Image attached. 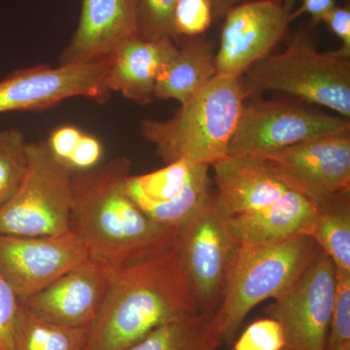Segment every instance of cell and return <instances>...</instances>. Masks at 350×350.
<instances>
[{
  "instance_id": "6da1fadb",
  "label": "cell",
  "mask_w": 350,
  "mask_h": 350,
  "mask_svg": "<svg viewBox=\"0 0 350 350\" xmlns=\"http://www.w3.org/2000/svg\"><path fill=\"white\" fill-rule=\"evenodd\" d=\"M131 162L117 157L72 175L68 230L90 259L119 269L170 250L179 230L165 229L147 217L126 193Z\"/></svg>"
},
{
  "instance_id": "7a4b0ae2",
  "label": "cell",
  "mask_w": 350,
  "mask_h": 350,
  "mask_svg": "<svg viewBox=\"0 0 350 350\" xmlns=\"http://www.w3.org/2000/svg\"><path fill=\"white\" fill-rule=\"evenodd\" d=\"M176 245L113 271L84 350H126L159 327L199 312Z\"/></svg>"
},
{
  "instance_id": "3957f363",
  "label": "cell",
  "mask_w": 350,
  "mask_h": 350,
  "mask_svg": "<svg viewBox=\"0 0 350 350\" xmlns=\"http://www.w3.org/2000/svg\"><path fill=\"white\" fill-rule=\"evenodd\" d=\"M245 100L241 78L216 75L172 118L142 121L140 133L167 165L185 160L211 167L228 156Z\"/></svg>"
},
{
  "instance_id": "277c9868",
  "label": "cell",
  "mask_w": 350,
  "mask_h": 350,
  "mask_svg": "<svg viewBox=\"0 0 350 350\" xmlns=\"http://www.w3.org/2000/svg\"><path fill=\"white\" fill-rule=\"evenodd\" d=\"M314 25L299 29L284 52L268 55L243 76L246 100L278 92L350 117V62L338 51L319 52Z\"/></svg>"
},
{
  "instance_id": "5b68a950",
  "label": "cell",
  "mask_w": 350,
  "mask_h": 350,
  "mask_svg": "<svg viewBox=\"0 0 350 350\" xmlns=\"http://www.w3.org/2000/svg\"><path fill=\"white\" fill-rule=\"evenodd\" d=\"M319 251L315 241L306 234L278 243L239 245L220 305L213 313L222 342L234 340L253 308L291 286Z\"/></svg>"
},
{
  "instance_id": "8992f818",
  "label": "cell",
  "mask_w": 350,
  "mask_h": 350,
  "mask_svg": "<svg viewBox=\"0 0 350 350\" xmlns=\"http://www.w3.org/2000/svg\"><path fill=\"white\" fill-rule=\"evenodd\" d=\"M73 172L47 142H27L24 177L0 208V234L41 237L69 232Z\"/></svg>"
},
{
  "instance_id": "52a82bcc",
  "label": "cell",
  "mask_w": 350,
  "mask_h": 350,
  "mask_svg": "<svg viewBox=\"0 0 350 350\" xmlns=\"http://www.w3.org/2000/svg\"><path fill=\"white\" fill-rule=\"evenodd\" d=\"M350 131L349 121L278 100L244 103L228 156L264 158L314 138Z\"/></svg>"
},
{
  "instance_id": "ba28073f",
  "label": "cell",
  "mask_w": 350,
  "mask_h": 350,
  "mask_svg": "<svg viewBox=\"0 0 350 350\" xmlns=\"http://www.w3.org/2000/svg\"><path fill=\"white\" fill-rule=\"evenodd\" d=\"M337 269L319 250L288 289L273 299L268 314L282 325L283 350H325L335 300Z\"/></svg>"
},
{
  "instance_id": "9c48e42d",
  "label": "cell",
  "mask_w": 350,
  "mask_h": 350,
  "mask_svg": "<svg viewBox=\"0 0 350 350\" xmlns=\"http://www.w3.org/2000/svg\"><path fill=\"white\" fill-rule=\"evenodd\" d=\"M110 64L111 57L93 63L57 68L38 64L14 71L0 81V114L42 111L73 98L107 103L111 94L107 87Z\"/></svg>"
},
{
  "instance_id": "30bf717a",
  "label": "cell",
  "mask_w": 350,
  "mask_h": 350,
  "mask_svg": "<svg viewBox=\"0 0 350 350\" xmlns=\"http://www.w3.org/2000/svg\"><path fill=\"white\" fill-rule=\"evenodd\" d=\"M238 247L215 195L179 230V258L200 312L217 310Z\"/></svg>"
},
{
  "instance_id": "8fae6325",
  "label": "cell",
  "mask_w": 350,
  "mask_h": 350,
  "mask_svg": "<svg viewBox=\"0 0 350 350\" xmlns=\"http://www.w3.org/2000/svg\"><path fill=\"white\" fill-rule=\"evenodd\" d=\"M262 159L290 190L314 204L350 192V131L308 140Z\"/></svg>"
},
{
  "instance_id": "7c38bea8",
  "label": "cell",
  "mask_w": 350,
  "mask_h": 350,
  "mask_svg": "<svg viewBox=\"0 0 350 350\" xmlns=\"http://www.w3.org/2000/svg\"><path fill=\"white\" fill-rule=\"evenodd\" d=\"M88 259L70 232L41 237L0 234V276L20 303Z\"/></svg>"
},
{
  "instance_id": "4fadbf2b",
  "label": "cell",
  "mask_w": 350,
  "mask_h": 350,
  "mask_svg": "<svg viewBox=\"0 0 350 350\" xmlns=\"http://www.w3.org/2000/svg\"><path fill=\"white\" fill-rule=\"evenodd\" d=\"M290 14L273 0H258L231 9L224 17L215 54L217 75L243 78L284 38L291 23Z\"/></svg>"
},
{
  "instance_id": "5bb4252c",
  "label": "cell",
  "mask_w": 350,
  "mask_h": 350,
  "mask_svg": "<svg viewBox=\"0 0 350 350\" xmlns=\"http://www.w3.org/2000/svg\"><path fill=\"white\" fill-rule=\"evenodd\" d=\"M114 269L88 259L21 304L55 323L87 328L105 300Z\"/></svg>"
},
{
  "instance_id": "9a60e30c",
  "label": "cell",
  "mask_w": 350,
  "mask_h": 350,
  "mask_svg": "<svg viewBox=\"0 0 350 350\" xmlns=\"http://www.w3.org/2000/svg\"><path fill=\"white\" fill-rule=\"evenodd\" d=\"M137 34V0H82L77 27L59 55V66L107 59Z\"/></svg>"
},
{
  "instance_id": "2e32d148",
  "label": "cell",
  "mask_w": 350,
  "mask_h": 350,
  "mask_svg": "<svg viewBox=\"0 0 350 350\" xmlns=\"http://www.w3.org/2000/svg\"><path fill=\"white\" fill-rule=\"evenodd\" d=\"M211 167L217 187L216 204L224 218L253 213L290 190L260 157L227 156Z\"/></svg>"
},
{
  "instance_id": "e0dca14e",
  "label": "cell",
  "mask_w": 350,
  "mask_h": 350,
  "mask_svg": "<svg viewBox=\"0 0 350 350\" xmlns=\"http://www.w3.org/2000/svg\"><path fill=\"white\" fill-rule=\"evenodd\" d=\"M178 49L169 38H145L133 36L113 52L107 75L110 93L116 92L126 100L147 105L155 100L159 75Z\"/></svg>"
},
{
  "instance_id": "ac0fdd59",
  "label": "cell",
  "mask_w": 350,
  "mask_h": 350,
  "mask_svg": "<svg viewBox=\"0 0 350 350\" xmlns=\"http://www.w3.org/2000/svg\"><path fill=\"white\" fill-rule=\"evenodd\" d=\"M317 204L305 196L287 191L280 199L253 213L225 218L230 234L241 244L282 243L308 231Z\"/></svg>"
},
{
  "instance_id": "d6986e66",
  "label": "cell",
  "mask_w": 350,
  "mask_h": 350,
  "mask_svg": "<svg viewBox=\"0 0 350 350\" xmlns=\"http://www.w3.org/2000/svg\"><path fill=\"white\" fill-rule=\"evenodd\" d=\"M216 75L213 44L200 36L187 38L159 75L155 100H174L182 105L204 90Z\"/></svg>"
},
{
  "instance_id": "ffe728a7",
  "label": "cell",
  "mask_w": 350,
  "mask_h": 350,
  "mask_svg": "<svg viewBox=\"0 0 350 350\" xmlns=\"http://www.w3.org/2000/svg\"><path fill=\"white\" fill-rule=\"evenodd\" d=\"M338 273L350 275V192L317 204L308 231Z\"/></svg>"
},
{
  "instance_id": "44dd1931",
  "label": "cell",
  "mask_w": 350,
  "mask_h": 350,
  "mask_svg": "<svg viewBox=\"0 0 350 350\" xmlns=\"http://www.w3.org/2000/svg\"><path fill=\"white\" fill-rule=\"evenodd\" d=\"M213 314L197 312L159 327L126 350H219Z\"/></svg>"
},
{
  "instance_id": "7402d4cb",
  "label": "cell",
  "mask_w": 350,
  "mask_h": 350,
  "mask_svg": "<svg viewBox=\"0 0 350 350\" xmlns=\"http://www.w3.org/2000/svg\"><path fill=\"white\" fill-rule=\"evenodd\" d=\"M197 165L180 160L150 174L130 175L126 181V193L148 217L182 194Z\"/></svg>"
},
{
  "instance_id": "603a6c76",
  "label": "cell",
  "mask_w": 350,
  "mask_h": 350,
  "mask_svg": "<svg viewBox=\"0 0 350 350\" xmlns=\"http://www.w3.org/2000/svg\"><path fill=\"white\" fill-rule=\"evenodd\" d=\"M86 328L55 323L21 304L15 330V350H84Z\"/></svg>"
},
{
  "instance_id": "cb8c5ba5",
  "label": "cell",
  "mask_w": 350,
  "mask_h": 350,
  "mask_svg": "<svg viewBox=\"0 0 350 350\" xmlns=\"http://www.w3.org/2000/svg\"><path fill=\"white\" fill-rule=\"evenodd\" d=\"M27 165V142L15 128L0 131V208L19 187Z\"/></svg>"
},
{
  "instance_id": "d4e9b609",
  "label": "cell",
  "mask_w": 350,
  "mask_h": 350,
  "mask_svg": "<svg viewBox=\"0 0 350 350\" xmlns=\"http://www.w3.org/2000/svg\"><path fill=\"white\" fill-rule=\"evenodd\" d=\"M178 0H137L138 36L169 38L179 42L174 29V12Z\"/></svg>"
},
{
  "instance_id": "484cf974",
  "label": "cell",
  "mask_w": 350,
  "mask_h": 350,
  "mask_svg": "<svg viewBox=\"0 0 350 350\" xmlns=\"http://www.w3.org/2000/svg\"><path fill=\"white\" fill-rule=\"evenodd\" d=\"M325 350H350V275L338 271Z\"/></svg>"
},
{
  "instance_id": "4316f807",
  "label": "cell",
  "mask_w": 350,
  "mask_h": 350,
  "mask_svg": "<svg viewBox=\"0 0 350 350\" xmlns=\"http://www.w3.org/2000/svg\"><path fill=\"white\" fill-rule=\"evenodd\" d=\"M213 20L211 0H178L175 5L174 29L179 40L202 36Z\"/></svg>"
},
{
  "instance_id": "83f0119b",
  "label": "cell",
  "mask_w": 350,
  "mask_h": 350,
  "mask_svg": "<svg viewBox=\"0 0 350 350\" xmlns=\"http://www.w3.org/2000/svg\"><path fill=\"white\" fill-rule=\"evenodd\" d=\"M284 345L282 325L269 317L251 323L237 338L234 350H283Z\"/></svg>"
},
{
  "instance_id": "f1b7e54d",
  "label": "cell",
  "mask_w": 350,
  "mask_h": 350,
  "mask_svg": "<svg viewBox=\"0 0 350 350\" xmlns=\"http://www.w3.org/2000/svg\"><path fill=\"white\" fill-rule=\"evenodd\" d=\"M20 301L0 276V350H15V330Z\"/></svg>"
},
{
  "instance_id": "f546056e",
  "label": "cell",
  "mask_w": 350,
  "mask_h": 350,
  "mask_svg": "<svg viewBox=\"0 0 350 350\" xmlns=\"http://www.w3.org/2000/svg\"><path fill=\"white\" fill-rule=\"evenodd\" d=\"M103 154V147L100 140L84 133L69 159L68 165L75 172L94 169L100 162Z\"/></svg>"
},
{
  "instance_id": "4dcf8cb0",
  "label": "cell",
  "mask_w": 350,
  "mask_h": 350,
  "mask_svg": "<svg viewBox=\"0 0 350 350\" xmlns=\"http://www.w3.org/2000/svg\"><path fill=\"white\" fill-rule=\"evenodd\" d=\"M83 133H84L81 130L75 126H62L51 133L46 142L54 156L68 165Z\"/></svg>"
},
{
  "instance_id": "1f68e13d",
  "label": "cell",
  "mask_w": 350,
  "mask_h": 350,
  "mask_svg": "<svg viewBox=\"0 0 350 350\" xmlns=\"http://www.w3.org/2000/svg\"><path fill=\"white\" fill-rule=\"evenodd\" d=\"M321 22L325 23L328 25L331 31L340 41H342V48L338 49V52L342 56L349 57L350 56V9L349 6H337L331 9L328 13L324 16Z\"/></svg>"
},
{
  "instance_id": "d6a6232c",
  "label": "cell",
  "mask_w": 350,
  "mask_h": 350,
  "mask_svg": "<svg viewBox=\"0 0 350 350\" xmlns=\"http://www.w3.org/2000/svg\"><path fill=\"white\" fill-rule=\"evenodd\" d=\"M335 6V0H303L300 8L290 14V20L292 22L304 14H308L312 17V24L315 25L321 22L324 16Z\"/></svg>"
},
{
  "instance_id": "836d02e7",
  "label": "cell",
  "mask_w": 350,
  "mask_h": 350,
  "mask_svg": "<svg viewBox=\"0 0 350 350\" xmlns=\"http://www.w3.org/2000/svg\"><path fill=\"white\" fill-rule=\"evenodd\" d=\"M241 0H211V8H213V19L224 18L226 14L231 9L237 6Z\"/></svg>"
},
{
  "instance_id": "e575fe53",
  "label": "cell",
  "mask_w": 350,
  "mask_h": 350,
  "mask_svg": "<svg viewBox=\"0 0 350 350\" xmlns=\"http://www.w3.org/2000/svg\"><path fill=\"white\" fill-rule=\"evenodd\" d=\"M273 1L278 2V3H282V0H273Z\"/></svg>"
}]
</instances>
